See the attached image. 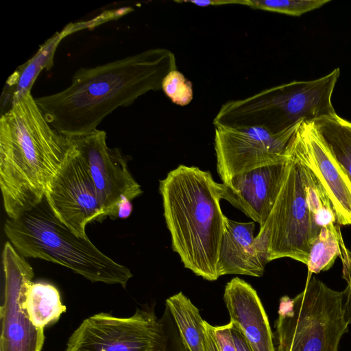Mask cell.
<instances>
[{"label": "cell", "mask_w": 351, "mask_h": 351, "mask_svg": "<svg viewBox=\"0 0 351 351\" xmlns=\"http://www.w3.org/2000/svg\"><path fill=\"white\" fill-rule=\"evenodd\" d=\"M255 223L239 222L227 217L217 263L219 276L240 274L261 277L269 263L266 245L254 237Z\"/></svg>", "instance_id": "9a60e30c"}, {"label": "cell", "mask_w": 351, "mask_h": 351, "mask_svg": "<svg viewBox=\"0 0 351 351\" xmlns=\"http://www.w3.org/2000/svg\"><path fill=\"white\" fill-rule=\"evenodd\" d=\"M299 124L278 133L263 127L215 125L217 169L221 181L257 168L285 162L289 144Z\"/></svg>", "instance_id": "ba28073f"}, {"label": "cell", "mask_w": 351, "mask_h": 351, "mask_svg": "<svg viewBox=\"0 0 351 351\" xmlns=\"http://www.w3.org/2000/svg\"><path fill=\"white\" fill-rule=\"evenodd\" d=\"M70 28H65L46 41L30 60L19 66L10 77L7 82L11 88H13L12 102L31 92L32 85L40 72L43 69L51 67L56 49L62 38L71 32Z\"/></svg>", "instance_id": "ffe728a7"}, {"label": "cell", "mask_w": 351, "mask_h": 351, "mask_svg": "<svg viewBox=\"0 0 351 351\" xmlns=\"http://www.w3.org/2000/svg\"><path fill=\"white\" fill-rule=\"evenodd\" d=\"M223 300L230 322L243 333L252 351H276L267 313L256 291L235 277L226 285Z\"/></svg>", "instance_id": "2e32d148"}, {"label": "cell", "mask_w": 351, "mask_h": 351, "mask_svg": "<svg viewBox=\"0 0 351 351\" xmlns=\"http://www.w3.org/2000/svg\"><path fill=\"white\" fill-rule=\"evenodd\" d=\"M162 89L171 101L176 105L186 106L193 99L192 83L178 70L170 71L164 77Z\"/></svg>", "instance_id": "cb8c5ba5"}, {"label": "cell", "mask_w": 351, "mask_h": 351, "mask_svg": "<svg viewBox=\"0 0 351 351\" xmlns=\"http://www.w3.org/2000/svg\"><path fill=\"white\" fill-rule=\"evenodd\" d=\"M299 156L324 187L337 222L351 225V182L311 122L302 121L293 137Z\"/></svg>", "instance_id": "4fadbf2b"}, {"label": "cell", "mask_w": 351, "mask_h": 351, "mask_svg": "<svg viewBox=\"0 0 351 351\" xmlns=\"http://www.w3.org/2000/svg\"><path fill=\"white\" fill-rule=\"evenodd\" d=\"M173 70L176 58L170 50L149 49L95 67H82L67 88L35 99L51 126L74 138L97 130L117 108L162 89L164 77Z\"/></svg>", "instance_id": "6da1fadb"}, {"label": "cell", "mask_w": 351, "mask_h": 351, "mask_svg": "<svg viewBox=\"0 0 351 351\" xmlns=\"http://www.w3.org/2000/svg\"><path fill=\"white\" fill-rule=\"evenodd\" d=\"M311 123L351 182V122L337 114Z\"/></svg>", "instance_id": "ac0fdd59"}, {"label": "cell", "mask_w": 351, "mask_h": 351, "mask_svg": "<svg viewBox=\"0 0 351 351\" xmlns=\"http://www.w3.org/2000/svg\"><path fill=\"white\" fill-rule=\"evenodd\" d=\"M213 326L204 321V351H220L213 333Z\"/></svg>", "instance_id": "4316f807"}, {"label": "cell", "mask_w": 351, "mask_h": 351, "mask_svg": "<svg viewBox=\"0 0 351 351\" xmlns=\"http://www.w3.org/2000/svg\"><path fill=\"white\" fill-rule=\"evenodd\" d=\"M287 156L282 186L257 236L267 245L269 262L290 258L306 265L311 246L321 228L308 205L303 164L292 139Z\"/></svg>", "instance_id": "52a82bcc"}, {"label": "cell", "mask_w": 351, "mask_h": 351, "mask_svg": "<svg viewBox=\"0 0 351 351\" xmlns=\"http://www.w3.org/2000/svg\"><path fill=\"white\" fill-rule=\"evenodd\" d=\"M341 237L340 229L335 223L321 228L311 246L308 256L306 264L308 275L319 274L332 267L336 258L341 254Z\"/></svg>", "instance_id": "44dd1931"}, {"label": "cell", "mask_w": 351, "mask_h": 351, "mask_svg": "<svg viewBox=\"0 0 351 351\" xmlns=\"http://www.w3.org/2000/svg\"><path fill=\"white\" fill-rule=\"evenodd\" d=\"M154 351H189L167 306L160 318H158V331Z\"/></svg>", "instance_id": "603a6c76"}, {"label": "cell", "mask_w": 351, "mask_h": 351, "mask_svg": "<svg viewBox=\"0 0 351 351\" xmlns=\"http://www.w3.org/2000/svg\"><path fill=\"white\" fill-rule=\"evenodd\" d=\"M45 197L57 218L83 238H88V223L107 217L90 171L75 145L47 184Z\"/></svg>", "instance_id": "30bf717a"}, {"label": "cell", "mask_w": 351, "mask_h": 351, "mask_svg": "<svg viewBox=\"0 0 351 351\" xmlns=\"http://www.w3.org/2000/svg\"><path fill=\"white\" fill-rule=\"evenodd\" d=\"M340 258L343 264V278L346 281L347 286L343 291L344 308L346 317L351 324V252L346 248L342 237L340 239Z\"/></svg>", "instance_id": "d4e9b609"}, {"label": "cell", "mask_w": 351, "mask_h": 351, "mask_svg": "<svg viewBox=\"0 0 351 351\" xmlns=\"http://www.w3.org/2000/svg\"><path fill=\"white\" fill-rule=\"evenodd\" d=\"M330 0H240L239 4L254 9L300 16L319 8Z\"/></svg>", "instance_id": "7402d4cb"}, {"label": "cell", "mask_w": 351, "mask_h": 351, "mask_svg": "<svg viewBox=\"0 0 351 351\" xmlns=\"http://www.w3.org/2000/svg\"><path fill=\"white\" fill-rule=\"evenodd\" d=\"M339 75L337 68L316 80L293 81L229 101L221 107V121L228 127H263L278 133L302 121L334 116L331 97Z\"/></svg>", "instance_id": "5b68a950"}, {"label": "cell", "mask_w": 351, "mask_h": 351, "mask_svg": "<svg viewBox=\"0 0 351 351\" xmlns=\"http://www.w3.org/2000/svg\"><path fill=\"white\" fill-rule=\"evenodd\" d=\"M184 2H189L193 3L197 6L206 7L209 5H220L222 4H231V3H239V1H228V0H206V1H184Z\"/></svg>", "instance_id": "f546056e"}, {"label": "cell", "mask_w": 351, "mask_h": 351, "mask_svg": "<svg viewBox=\"0 0 351 351\" xmlns=\"http://www.w3.org/2000/svg\"><path fill=\"white\" fill-rule=\"evenodd\" d=\"M232 322L213 326V333L220 351H237L232 332Z\"/></svg>", "instance_id": "484cf974"}, {"label": "cell", "mask_w": 351, "mask_h": 351, "mask_svg": "<svg viewBox=\"0 0 351 351\" xmlns=\"http://www.w3.org/2000/svg\"><path fill=\"white\" fill-rule=\"evenodd\" d=\"M71 139L90 171L106 217L117 219L119 202L132 201L143 193L128 169L127 157L120 149L107 145L104 130Z\"/></svg>", "instance_id": "7c38bea8"}, {"label": "cell", "mask_w": 351, "mask_h": 351, "mask_svg": "<svg viewBox=\"0 0 351 351\" xmlns=\"http://www.w3.org/2000/svg\"><path fill=\"white\" fill-rule=\"evenodd\" d=\"M232 332L237 351H252L241 331L233 324L232 327Z\"/></svg>", "instance_id": "83f0119b"}, {"label": "cell", "mask_w": 351, "mask_h": 351, "mask_svg": "<svg viewBox=\"0 0 351 351\" xmlns=\"http://www.w3.org/2000/svg\"><path fill=\"white\" fill-rule=\"evenodd\" d=\"M4 232L23 256L60 264L92 282L125 288L133 276L128 267L102 253L88 237L76 235L62 223L45 197L19 217L8 218Z\"/></svg>", "instance_id": "277c9868"}, {"label": "cell", "mask_w": 351, "mask_h": 351, "mask_svg": "<svg viewBox=\"0 0 351 351\" xmlns=\"http://www.w3.org/2000/svg\"><path fill=\"white\" fill-rule=\"evenodd\" d=\"M287 161L237 175L221 183L222 199L262 227L282 186Z\"/></svg>", "instance_id": "5bb4252c"}, {"label": "cell", "mask_w": 351, "mask_h": 351, "mask_svg": "<svg viewBox=\"0 0 351 351\" xmlns=\"http://www.w3.org/2000/svg\"><path fill=\"white\" fill-rule=\"evenodd\" d=\"M132 210V201L127 198H123L118 204L117 209V218H127L131 214Z\"/></svg>", "instance_id": "f1b7e54d"}, {"label": "cell", "mask_w": 351, "mask_h": 351, "mask_svg": "<svg viewBox=\"0 0 351 351\" xmlns=\"http://www.w3.org/2000/svg\"><path fill=\"white\" fill-rule=\"evenodd\" d=\"M180 335L189 351H204V321L199 309L182 292L166 300Z\"/></svg>", "instance_id": "e0dca14e"}, {"label": "cell", "mask_w": 351, "mask_h": 351, "mask_svg": "<svg viewBox=\"0 0 351 351\" xmlns=\"http://www.w3.org/2000/svg\"><path fill=\"white\" fill-rule=\"evenodd\" d=\"M1 265L0 351H41L44 330L33 325L25 306L26 292L33 282V269L9 241L3 248Z\"/></svg>", "instance_id": "9c48e42d"}, {"label": "cell", "mask_w": 351, "mask_h": 351, "mask_svg": "<svg viewBox=\"0 0 351 351\" xmlns=\"http://www.w3.org/2000/svg\"><path fill=\"white\" fill-rule=\"evenodd\" d=\"M343 291L308 275L304 289L280 300L275 322L276 351H338L348 331Z\"/></svg>", "instance_id": "8992f818"}, {"label": "cell", "mask_w": 351, "mask_h": 351, "mask_svg": "<svg viewBox=\"0 0 351 351\" xmlns=\"http://www.w3.org/2000/svg\"><path fill=\"white\" fill-rule=\"evenodd\" d=\"M159 191L173 250L195 275L217 280L226 218L220 206L221 184L208 171L180 165L160 180Z\"/></svg>", "instance_id": "3957f363"}, {"label": "cell", "mask_w": 351, "mask_h": 351, "mask_svg": "<svg viewBox=\"0 0 351 351\" xmlns=\"http://www.w3.org/2000/svg\"><path fill=\"white\" fill-rule=\"evenodd\" d=\"M158 331L153 307L137 308L128 317L102 312L83 320L65 351H154Z\"/></svg>", "instance_id": "8fae6325"}, {"label": "cell", "mask_w": 351, "mask_h": 351, "mask_svg": "<svg viewBox=\"0 0 351 351\" xmlns=\"http://www.w3.org/2000/svg\"><path fill=\"white\" fill-rule=\"evenodd\" d=\"M25 306L33 325L43 329L56 323L66 310L58 289L45 282H32L26 292Z\"/></svg>", "instance_id": "d6986e66"}, {"label": "cell", "mask_w": 351, "mask_h": 351, "mask_svg": "<svg viewBox=\"0 0 351 351\" xmlns=\"http://www.w3.org/2000/svg\"><path fill=\"white\" fill-rule=\"evenodd\" d=\"M74 148L53 128L28 92L0 118V186L5 211L15 219L40 202L47 184Z\"/></svg>", "instance_id": "7a4b0ae2"}]
</instances>
